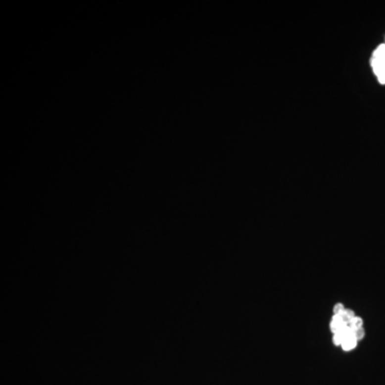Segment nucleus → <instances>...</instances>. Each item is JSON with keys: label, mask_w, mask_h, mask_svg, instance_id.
<instances>
[{"label": "nucleus", "mask_w": 385, "mask_h": 385, "mask_svg": "<svg viewBox=\"0 0 385 385\" xmlns=\"http://www.w3.org/2000/svg\"><path fill=\"white\" fill-rule=\"evenodd\" d=\"M384 44H385V41H384Z\"/></svg>", "instance_id": "8"}, {"label": "nucleus", "mask_w": 385, "mask_h": 385, "mask_svg": "<svg viewBox=\"0 0 385 385\" xmlns=\"http://www.w3.org/2000/svg\"><path fill=\"white\" fill-rule=\"evenodd\" d=\"M362 324H363V321L361 318H357V317H354L352 320L348 322V325L349 327L352 329V330H356V329H361L362 328Z\"/></svg>", "instance_id": "4"}, {"label": "nucleus", "mask_w": 385, "mask_h": 385, "mask_svg": "<svg viewBox=\"0 0 385 385\" xmlns=\"http://www.w3.org/2000/svg\"><path fill=\"white\" fill-rule=\"evenodd\" d=\"M370 68L381 85H385V44H380L370 57Z\"/></svg>", "instance_id": "1"}, {"label": "nucleus", "mask_w": 385, "mask_h": 385, "mask_svg": "<svg viewBox=\"0 0 385 385\" xmlns=\"http://www.w3.org/2000/svg\"><path fill=\"white\" fill-rule=\"evenodd\" d=\"M344 310H346V309L343 308L342 304H337L336 306L334 307V313H335V315H341Z\"/></svg>", "instance_id": "7"}, {"label": "nucleus", "mask_w": 385, "mask_h": 385, "mask_svg": "<svg viewBox=\"0 0 385 385\" xmlns=\"http://www.w3.org/2000/svg\"><path fill=\"white\" fill-rule=\"evenodd\" d=\"M348 325V323L344 321L341 316L339 315H335L333 317V319L331 321V330L334 332V333H338V332L342 331L344 328Z\"/></svg>", "instance_id": "2"}, {"label": "nucleus", "mask_w": 385, "mask_h": 385, "mask_svg": "<svg viewBox=\"0 0 385 385\" xmlns=\"http://www.w3.org/2000/svg\"><path fill=\"white\" fill-rule=\"evenodd\" d=\"M339 316H341V318H342V319L344 320V321H346L347 323L349 322V321H351V320H352L353 319V318L355 317L354 316V313H353V311L352 310H344L343 311V313L341 314V315H339Z\"/></svg>", "instance_id": "5"}, {"label": "nucleus", "mask_w": 385, "mask_h": 385, "mask_svg": "<svg viewBox=\"0 0 385 385\" xmlns=\"http://www.w3.org/2000/svg\"><path fill=\"white\" fill-rule=\"evenodd\" d=\"M356 342H357V340L355 339V337L351 335V336H348L346 339L342 341L341 346H342L343 350L349 351V350H352L356 346Z\"/></svg>", "instance_id": "3"}, {"label": "nucleus", "mask_w": 385, "mask_h": 385, "mask_svg": "<svg viewBox=\"0 0 385 385\" xmlns=\"http://www.w3.org/2000/svg\"><path fill=\"white\" fill-rule=\"evenodd\" d=\"M364 335H365V332H364L363 328H361V329H356V330H353V336L355 337V339H356V340H360V339H362V338L364 337Z\"/></svg>", "instance_id": "6"}]
</instances>
